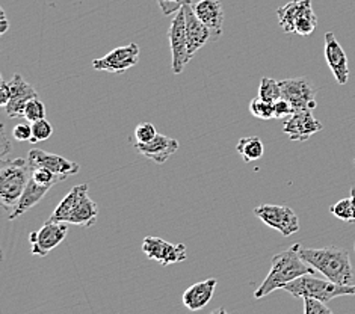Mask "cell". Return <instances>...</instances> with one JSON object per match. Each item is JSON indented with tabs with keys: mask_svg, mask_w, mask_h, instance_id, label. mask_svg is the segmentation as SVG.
<instances>
[{
	"mask_svg": "<svg viewBox=\"0 0 355 314\" xmlns=\"http://www.w3.org/2000/svg\"><path fill=\"white\" fill-rule=\"evenodd\" d=\"M301 248L302 246L300 243H295L291 248L277 254L272 259V263H270L269 274L254 292L256 299L265 298V296L275 290H283L286 284L295 281L300 277L315 275L316 269L302 260L300 254Z\"/></svg>",
	"mask_w": 355,
	"mask_h": 314,
	"instance_id": "cell-1",
	"label": "cell"
},
{
	"mask_svg": "<svg viewBox=\"0 0 355 314\" xmlns=\"http://www.w3.org/2000/svg\"><path fill=\"white\" fill-rule=\"evenodd\" d=\"M98 207L88 195V184L82 183L67 193L49 219L59 224L89 228L97 223Z\"/></svg>",
	"mask_w": 355,
	"mask_h": 314,
	"instance_id": "cell-2",
	"label": "cell"
},
{
	"mask_svg": "<svg viewBox=\"0 0 355 314\" xmlns=\"http://www.w3.org/2000/svg\"><path fill=\"white\" fill-rule=\"evenodd\" d=\"M300 254L304 261H307L329 281L343 286L352 284V265L349 252L346 250L336 248V246L320 250L301 248Z\"/></svg>",
	"mask_w": 355,
	"mask_h": 314,
	"instance_id": "cell-3",
	"label": "cell"
},
{
	"mask_svg": "<svg viewBox=\"0 0 355 314\" xmlns=\"http://www.w3.org/2000/svg\"><path fill=\"white\" fill-rule=\"evenodd\" d=\"M32 165L26 157L3 159L0 164V200L5 209H14L32 178Z\"/></svg>",
	"mask_w": 355,
	"mask_h": 314,
	"instance_id": "cell-4",
	"label": "cell"
},
{
	"mask_svg": "<svg viewBox=\"0 0 355 314\" xmlns=\"http://www.w3.org/2000/svg\"><path fill=\"white\" fill-rule=\"evenodd\" d=\"M283 290L291 293L295 298H311L327 304L334 298H339V296L355 295V286H343L329 281V279L316 278L315 275H304L286 284Z\"/></svg>",
	"mask_w": 355,
	"mask_h": 314,
	"instance_id": "cell-5",
	"label": "cell"
},
{
	"mask_svg": "<svg viewBox=\"0 0 355 314\" xmlns=\"http://www.w3.org/2000/svg\"><path fill=\"white\" fill-rule=\"evenodd\" d=\"M278 24L286 33L309 37L318 28V17L313 11L311 0H292L277 10Z\"/></svg>",
	"mask_w": 355,
	"mask_h": 314,
	"instance_id": "cell-6",
	"label": "cell"
},
{
	"mask_svg": "<svg viewBox=\"0 0 355 314\" xmlns=\"http://www.w3.org/2000/svg\"><path fill=\"white\" fill-rule=\"evenodd\" d=\"M254 215L266 224L274 228L284 237H289L300 232V220L295 211L287 206L277 204H260L254 209Z\"/></svg>",
	"mask_w": 355,
	"mask_h": 314,
	"instance_id": "cell-7",
	"label": "cell"
},
{
	"mask_svg": "<svg viewBox=\"0 0 355 314\" xmlns=\"http://www.w3.org/2000/svg\"><path fill=\"white\" fill-rule=\"evenodd\" d=\"M67 233H69V224H59L49 219L43 227L29 234L32 256L46 257L50 251L65 241Z\"/></svg>",
	"mask_w": 355,
	"mask_h": 314,
	"instance_id": "cell-8",
	"label": "cell"
},
{
	"mask_svg": "<svg viewBox=\"0 0 355 314\" xmlns=\"http://www.w3.org/2000/svg\"><path fill=\"white\" fill-rule=\"evenodd\" d=\"M282 98L287 100L295 109V112L301 110H313L316 103V88L306 78L286 79L280 82Z\"/></svg>",
	"mask_w": 355,
	"mask_h": 314,
	"instance_id": "cell-9",
	"label": "cell"
},
{
	"mask_svg": "<svg viewBox=\"0 0 355 314\" xmlns=\"http://www.w3.org/2000/svg\"><path fill=\"white\" fill-rule=\"evenodd\" d=\"M142 252L146 254L150 260H155L162 266L182 263L188 257L186 246L183 243H171L160 239V237L153 236H148L144 239Z\"/></svg>",
	"mask_w": 355,
	"mask_h": 314,
	"instance_id": "cell-10",
	"label": "cell"
},
{
	"mask_svg": "<svg viewBox=\"0 0 355 314\" xmlns=\"http://www.w3.org/2000/svg\"><path fill=\"white\" fill-rule=\"evenodd\" d=\"M139 59V47L138 44H129L114 49L106 56L94 59L92 61V69L97 71H109L123 74L128 70L133 69L138 64Z\"/></svg>",
	"mask_w": 355,
	"mask_h": 314,
	"instance_id": "cell-11",
	"label": "cell"
},
{
	"mask_svg": "<svg viewBox=\"0 0 355 314\" xmlns=\"http://www.w3.org/2000/svg\"><path fill=\"white\" fill-rule=\"evenodd\" d=\"M171 46V67L174 74H182L186 64L189 62L188 58V37H186V15L184 11H179L171 21L170 30H168Z\"/></svg>",
	"mask_w": 355,
	"mask_h": 314,
	"instance_id": "cell-12",
	"label": "cell"
},
{
	"mask_svg": "<svg viewBox=\"0 0 355 314\" xmlns=\"http://www.w3.org/2000/svg\"><path fill=\"white\" fill-rule=\"evenodd\" d=\"M28 159L32 168H47L50 171L64 177L65 180L71 175H76L80 171V165L71 162V160L65 159L53 152H47L40 148H32L28 152Z\"/></svg>",
	"mask_w": 355,
	"mask_h": 314,
	"instance_id": "cell-13",
	"label": "cell"
},
{
	"mask_svg": "<svg viewBox=\"0 0 355 314\" xmlns=\"http://www.w3.org/2000/svg\"><path fill=\"white\" fill-rule=\"evenodd\" d=\"M324 129V125L313 116L311 110H301V112H295L292 116L287 118L283 123V132L289 137L292 141L306 142L313 134Z\"/></svg>",
	"mask_w": 355,
	"mask_h": 314,
	"instance_id": "cell-14",
	"label": "cell"
},
{
	"mask_svg": "<svg viewBox=\"0 0 355 314\" xmlns=\"http://www.w3.org/2000/svg\"><path fill=\"white\" fill-rule=\"evenodd\" d=\"M10 87L11 100L5 106L6 114L11 118H24V107H26L31 100L38 98V92L20 74L12 76V79L10 80Z\"/></svg>",
	"mask_w": 355,
	"mask_h": 314,
	"instance_id": "cell-15",
	"label": "cell"
},
{
	"mask_svg": "<svg viewBox=\"0 0 355 314\" xmlns=\"http://www.w3.org/2000/svg\"><path fill=\"white\" fill-rule=\"evenodd\" d=\"M325 59L329 70L334 74V78L339 85H346L349 79V67L348 58L345 50L339 44V41L334 37L333 32L325 33Z\"/></svg>",
	"mask_w": 355,
	"mask_h": 314,
	"instance_id": "cell-16",
	"label": "cell"
},
{
	"mask_svg": "<svg viewBox=\"0 0 355 314\" xmlns=\"http://www.w3.org/2000/svg\"><path fill=\"white\" fill-rule=\"evenodd\" d=\"M186 15V37H188V58L189 61L196 56L198 50L212 40V33L209 28L202 23L198 17L193 12L192 5H186L183 8Z\"/></svg>",
	"mask_w": 355,
	"mask_h": 314,
	"instance_id": "cell-17",
	"label": "cell"
},
{
	"mask_svg": "<svg viewBox=\"0 0 355 314\" xmlns=\"http://www.w3.org/2000/svg\"><path fill=\"white\" fill-rule=\"evenodd\" d=\"M192 8L198 19L209 28L214 41L223 35L224 10L219 0H198L197 3H192Z\"/></svg>",
	"mask_w": 355,
	"mask_h": 314,
	"instance_id": "cell-18",
	"label": "cell"
},
{
	"mask_svg": "<svg viewBox=\"0 0 355 314\" xmlns=\"http://www.w3.org/2000/svg\"><path fill=\"white\" fill-rule=\"evenodd\" d=\"M179 146L180 143L177 139L157 133V137L153 141H150L147 143L137 142L135 148H137L142 156H146L147 159L153 160L155 164L162 165L174 155L177 150H179Z\"/></svg>",
	"mask_w": 355,
	"mask_h": 314,
	"instance_id": "cell-19",
	"label": "cell"
},
{
	"mask_svg": "<svg viewBox=\"0 0 355 314\" xmlns=\"http://www.w3.org/2000/svg\"><path fill=\"white\" fill-rule=\"evenodd\" d=\"M216 286L218 281L215 278H207L205 281L188 287L182 296L183 305L191 311L202 310L210 302V299L214 298Z\"/></svg>",
	"mask_w": 355,
	"mask_h": 314,
	"instance_id": "cell-20",
	"label": "cell"
},
{
	"mask_svg": "<svg viewBox=\"0 0 355 314\" xmlns=\"http://www.w3.org/2000/svg\"><path fill=\"white\" fill-rule=\"evenodd\" d=\"M50 191L49 186L38 184L33 178H31L26 189H24L23 195L20 197L19 202H17L15 207L11 210L10 213V220H15L19 216L26 213L28 210H31L33 206H37L38 202L46 197V193Z\"/></svg>",
	"mask_w": 355,
	"mask_h": 314,
	"instance_id": "cell-21",
	"label": "cell"
},
{
	"mask_svg": "<svg viewBox=\"0 0 355 314\" xmlns=\"http://www.w3.org/2000/svg\"><path fill=\"white\" fill-rule=\"evenodd\" d=\"M236 150L243 159V162H254V160H259L263 157L265 155V146L263 141H261L259 137H247L239 139L238 146H236Z\"/></svg>",
	"mask_w": 355,
	"mask_h": 314,
	"instance_id": "cell-22",
	"label": "cell"
},
{
	"mask_svg": "<svg viewBox=\"0 0 355 314\" xmlns=\"http://www.w3.org/2000/svg\"><path fill=\"white\" fill-rule=\"evenodd\" d=\"M259 98L274 105L277 100L282 98L280 82H277L275 79H270V78L261 79L260 87H259Z\"/></svg>",
	"mask_w": 355,
	"mask_h": 314,
	"instance_id": "cell-23",
	"label": "cell"
},
{
	"mask_svg": "<svg viewBox=\"0 0 355 314\" xmlns=\"http://www.w3.org/2000/svg\"><path fill=\"white\" fill-rule=\"evenodd\" d=\"M250 112L252 116H256V118H259V120H263V121H269V120H272V118H275L274 105L260 100L259 97L252 100L250 103Z\"/></svg>",
	"mask_w": 355,
	"mask_h": 314,
	"instance_id": "cell-24",
	"label": "cell"
},
{
	"mask_svg": "<svg viewBox=\"0 0 355 314\" xmlns=\"http://www.w3.org/2000/svg\"><path fill=\"white\" fill-rule=\"evenodd\" d=\"M32 178L35 180L38 184H43V186H49V188H52V186L58 184L59 182H64L65 178L58 175L55 173L50 171L47 168H33L32 169Z\"/></svg>",
	"mask_w": 355,
	"mask_h": 314,
	"instance_id": "cell-25",
	"label": "cell"
},
{
	"mask_svg": "<svg viewBox=\"0 0 355 314\" xmlns=\"http://www.w3.org/2000/svg\"><path fill=\"white\" fill-rule=\"evenodd\" d=\"M24 120L29 123H35L40 120H46V106L40 98H33L24 107Z\"/></svg>",
	"mask_w": 355,
	"mask_h": 314,
	"instance_id": "cell-26",
	"label": "cell"
},
{
	"mask_svg": "<svg viewBox=\"0 0 355 314\" xmlns=\"http://www.w3.org/2000/svg\"><path fill=\"white\" fill-rule=\"evenodd\" d=\"M53 134V127L47 120H40L32 123V138L31 143H37V142H43L47 141L50 137Z\"/></svg>",
	"mask_w": 355,
	"mask_h": 314,
	"instance_id": "cell-27",
	"label": "cell"
},
{
	"mask_svg": "<svg viewBox=\"0 0 355 314\" xmlns=\"http://www.w3.org/2000/svg\"><path fill=\"white\" fill-rule=\"evenodd\" d=\"M329 211L340 220H345V223H355L354 220V213H352V204H351V198H343L340 201H337L334 206H331Z\"/></svg>",
	"mask_w": 355,
	"mask_h": 314,
	"instance_id": "cell-28",
	"label": "cell"
},
{
	"mask_svg": "<svg viewBox=\"0 0 355 314\" xmlns=\"http://www.w3.org/2000/svg\"><path fill=\"white\" fill-rule=\"evenodd\" d=\"M157 137L156 127L151 123H141L135 129V139L138 143H147Z\"/></svg>",
	"mask_w": 355,
	"mask_h": 314,
	"instance_id": "cell-29",
	"label": "cell"
},
{
	"mask_svg": "<svg viewBox=\"0 0 355 314\" xmlns=\"http://www.w3.org/2000/svg\"><path fill=\"white\" fill-rule=\"evenodd\" d=\"M157 5L165 17H170L182 11L186 5H192V0H157Z\"/></svg>",
	"mask_w": 355,
	"mask_h": 314,
	"instance_id": "cell-30",
	"label": "cell"
},
{
	"mask_svg": "<svg viewBox=\"0 0 355 314\" xmlns=\"http://www.w3.org/2000/svg\"><path fill=\"white\" fill-rule=\"evenodd\" d=\"M304 314H333V311L322 301L304 298Z\"/></svg>",
	"mask_w": 355,
	"mask_h": 314,
	"instance_id": "cell-31",
	"label": "cell"
},
{
	"mask_svg": "<svg viewBox=\"0 0 355 314\" xmlns=\"http://www.w3.org/2000/svg\"><path fill=\"white\" fill-rule=\"evenodd\" d=\"M293 114H295V109L287 100L280 98L274 103V115L277 120H287V118L292 116Z\"/></svg>",
	"mask_w": 355,
	"mask_h": 314,
	"instance_id": "cell-32",
	"label": "cell"
},
{
	"mask_svg": "<svg viewBox=\"0 0 355 314\" xmlns=\"http://www.w3.org/2000/svg\"><path fill=\"white\" fill-rule=\"evenodd\" d=\"M12 138L15 141H31L32 138V123L26 121V123H19L14 129H12Z\"/></svg>",
	"mask_w": 355,
	"mask_h": 314,
	"instance_id": "cell-33",
	"label": "cell"
},
{
	"mask_svg": "<svg viewBox=\"0 0 355 314\" xmlns=\"http://www.w3.org/2000/svg\"><path fill=\"white\" fill-rule=\"evenodd\" d=\"M11 100V87L10 82L6 80H0V106L5 107Z\"/></svg>",
	"mask_w": 355,
	"mask_h": 314,
	"instance_id": "cell-34",
	"label": "cell"
},
{
	"mask_svg": "<svg viewBox=\"0 0 355 314\" xmlns=\"http://www.w3.org/2000/svg\"><path fill=\"white\" fill-rule=\"evenodd\" d=\"M0 19H2V21H0V35H3V33L8 30V28H10V21H8L3 10H0Z\"/></svg>",
	"mask_w": 355,
	"mask_h": 314,
	"instance_id": "cell-35",
	"label": "cell"
},
{
	"mask_svg": "<svg viewBox=\"0 0 355 314\" xmlns=\"http://www.w3.org/2000/svg\"><path fill=\"white\" fill-rule=\"evenodd\" d=\"M351 204H352V213H354V220H355V186L351 188Z\"/></svg>",
	"mask_w": 355,
	"mask_h": 314,
	"instance_id": "cell-36",
	"label": "cell"
},
{
	"mask_svg": "<svg viewBox=\"0 0 355 314\" xmlns=\"http://www.w3.org/2000/svg\"><path fill=\"white\" fill-rule=\"evenodd\" d=\"M210 314H230V313H228L225 308H216V310H214Z\"/></svg>",
	"mask_w": 355,
	"mask_h": 314,
	"instance_id": "cell-37",
	"label": "cell"
}]
</instances>
